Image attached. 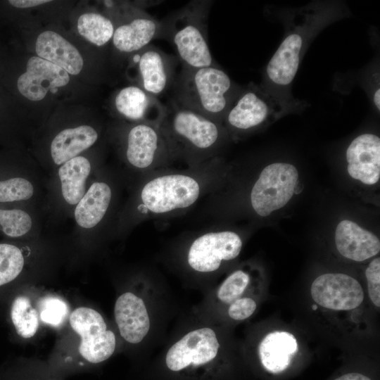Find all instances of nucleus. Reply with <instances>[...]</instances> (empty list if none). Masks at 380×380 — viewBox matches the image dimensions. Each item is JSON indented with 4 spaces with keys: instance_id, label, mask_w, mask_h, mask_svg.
I'll list each match as a JSON object with an SVG mask.
<instances>
[{
    "instance_id": "obj_1",
    "label": "nucleus",
    "mask_w": 380,
    "mask_h": 380,
    "mask_svg": "<svg viewBox=\"0 0 380 380\" xmlns=\"http://www.w3.org/2000/svg\"><path fill=\"white\" fill-rule=\"evenodd\" d=\"M350 14L346 4L338 1H315L282 13L284 35L263 70L260 87L292 113L303 110L308 103L295 99L291 91L300 62L322 30Z\"/></svg>"
},
{
    "instance_id": "obj_2",
    "label": "nucleus",
    "mask_w": 380,
    "mask_h": 380,
    "mask_svg": "<svg viewBox=\"0 0 380 380\" xmlns=\"http://www.w3.org/2000/svg\"><path fill=\"white\" fill-rule=\"evenodd\" d=\"M242 88L218 65L198 68L182 67L172 85V100L182 107L222 123Z\"/></svg>"
},
{
    "instance_id": "obj_3",
    "label": "nucleus",
    "mask_w": 380,
    "mask_h": 380,
    "mask_svg": "<svg viewBox=\"0 0 380 380\" xmlns=\"http://www.w3.org/2000/svg\"><path fill=\"white\" fill-rule=\"evenodd\" d=\"M166 106L159 127L172 156L198 160L208 157L220 143L222 123L176 103Z\"/></svg>"
},
{
    "instance_id": "obj_4",
    "label": "nucleus",
    "mask_w": 380,
    "mask_h": 380,
    "mask_svg": "<svg viewBox=\"0 0 380 380\" xmlns=\"http://www.w3.org/2000/svg\"><path fill=\"white\" fill-rule=\"evenodd\" d=\"M212 1H191L160 22V37L175 47L182 67L217 65L208 45V20Z\"/></svg>"
},
{
    "instance_id": "obj_5",
    "label": "nucleus",
    "mask_w": 380,
    "mask_h": 380,
    "mask_svg": "<svg viewBox=\"0 0 380 380\" xmlns=\"http://www.w3.org/2000/svg\"><path fill=\"white\" fill-rule=\"evenodd\" d=\"M221 346L213 328L192 329L175 341L166 351V372L179 380H214L222 369Z\"/></svg>"
},
{
    "instance_id": "obj_6",
    "label": "nucleus",
    "mask_w": 380,
    "mask_h": 380,
    "mask_svg": "<svg viewBox=\"0 0 380 380\" xmlns=\"http://www.w3.org/2000/svg\"><path fill=\"white\" fill-rule=\"evenodd\" d=\"M291 113V110L267 94L260 85L250 82L242 88L222 123L234 133L248 132Z\"/></svg>"
},
{
    "instance_id": "obj_7",
    "label": "nucleus",
    "mask_w": 380,
    "mask_h": 380,
    "mask_svg": "<svg viewBox=\"0 0 380 380\" xmlns=\"http://www.w3.org/2000/svg\"><path fill=\"white\" fill-rule=\"evenodd\" d=\"M201 190L199 182L191 176L167 174L149 180L140 196L144 209L153 214H163L192 205Z\"/></svg>"
},
{
    "instance_id": "obj_8",
    "label": "nucleus",
    "mask_w": 380,
    "mask_h": 380,
    "mask_svg": "<svg viewBox=\"0 0 380 380\" xmlns=\"http://www.w3.org/2000/svg\"><path fill=\"white\" fill-rule=\"evenodd\" d=\"M298 179L296 167L287 163H274L260 172L251 193L255 212L266 217L284 206L292 198Z\"/></svg>"
},
{
    "instance_id": "obj_9",
    "label": "nucleus",
    "mask_w": 380,
    "mask_h": 380,
    "mask_svg": "<svg viewBox=\"0 0 380 380\" xmlns=\"http://www.w3.org/2000/svg\"><path fill=\"white\" fill-rule=\"evenodd\" d=\"M70 324L80 336L79 353L89 363H101L114 353L115 335L107 329L104 319L96 310L86 307L78 308L71 313Z\"/></svg>"
},
{
    "instance_id": "obj_10",
    "label": "nucleus",
    "mask_w": 380,
    "mask_h": 380,
    "mask_svg": "<svg viewBox=\"0 0 380 380\" xmlns=\"http://www.w3.org/2000/svg\"><path fill=\"white\" fill-rule=\"evenodd\" d=\"M242 240L232 231L208 232L195 239L186 253V262L196 272L208 274L217 271L223 262L238 257Z\"/></svg>"
},
{
    "instance_id": "obj_11",
    "label": "nucleus",
    "mask_w": 380,
    "mask_h": 380,
    "mask_svg": "<svg viewBox=\"0 0 380 380\" xmlns=\"http://www.w3.org/2000/svg\"><path fill=\"white\" fill-rule=\"evenodd\" d=\"M138 87L158 98L172 87L176 77L177 58L153 44L132 54Z\"/></svg>"
},
{
    "instance_id": "obj_12",
    "label": "nucleus",
    "mask_w": 380,
    "mask_h": 380,
    "mask_svg": "<svg viewBox=\"0 0 380 380\" xmlns=\"http://www.w3.org/2000/svg\"><path fill=\"white\" fill-rule=\"evenodd\" d=\"M310 293L316 303L333 310L357 308L365 297L360 284L342 273H327L317 277L311 285Z\"/></svg>"
},
{
    "instance_id": "obj_13",
    "label": "nucleus",
    "mask_w": 380,
    "mask_h": 380,
    "mask_svg": "<svg viewBox=\"0 0 380 380\" xmlns=\"http://www.w3.org/2000/svg\"><path fill=\"white\" fill-rule=\"evenodd\" d=\"M126 158L139 169L150 168L172 157L159 125L136 123L127 136Z\"/></svg>"
},
{
    "instance_id": "obj_14",
    "label": "nucleus",
    "mask_w": 380,
    "mask_h": 380,
    "mask_svg": "<svg viewBox=\"0 0 380 380\" xmlns=\"http://www.w3.org/2000/svg\"><path fill=\"white\" fill-rule=\"evenodd\" d=\"M114 315L120 334L128 343H139L150 332V310L144 298L133 292H125L118 298Z\"/></svg>"
},
{
    "instance_id": "obj_15",
    "label": "nucleus",
    "mask_w": 380,
    "mask_h": 380,
    "mask_svg": "<svg viewBox=\"0 0 380 380\" xmlns=\"http://www.w3.org/2000/svg\"><path fill=\"white\" fill-rule=\"evenodd\" d=\"M69 74L61 67L38 56L31 57L27 63L26 72L18 79L20 93L31 101H40L48 91L66 85Z\"/></svg>"
},
{
    "instance_id": "obj_16",
    "label": "nucleus",
    "mask_w": 380,
    "mask_h": 380,
    "mask_svg": "<svg viewBox=\"0 0 380 380\" xmlns=\"http://www.w3.org/2000/svg\"><path fill=\"white\" fill-rule=\"evenodd\" d=\"M349 175L363 184L372 185L380 177V138L372 133L355 137L346 152Z\"/></svg>"
},
{
    "instance_id": "obj_17",
    "label": "nucleus",
    "mask_w": 380,
    "mask_h": 380,
    "mask_svg": "<svg viewBox=\"0 0 380 380\" xmlns=\"http://www.w3.org/2000/svg\"><path fill=\"white\" fill-rule=\"evenodd\" d=\"M115 110L125 118L137 123L159 125L166 110L158 98L145 91L137 85L122 88L117 93Z\"/></svg>"
},
{
    "instance_id": "obj_18",
    "label": "nucleus",
    "mask_w": 380,
    "mask_h": 380,
    "mask_svg": "<svg viewBox=\"0 0 380 380\" xmlns=\"http://www.w3.org/2000/svg\"><path fill=\"white\" fill-rule=\"evenodd\" d=\"M160 30V21L139 11L136 16L114 30L112 41L120 52L134 54L159 38Z\"/></svg>"
},
{
    "instance_id": "obj_19",
    "label": "nucleus",
    "mask_w": 380,
    "mask_h": 380,
    "mask_svg": "<svg viewBox=\"0 0 380 380\" xmlns=\"http://www.w3.org/2000/svg\"><path fill=\"white\" fill-rule=\"evenodd\" d=\"M335 243L342 256L357 262L374 257L380 251V241L374 234L348 220L338 224Z\"/></svg>"
},
{
    "instance_id": "obj_20",
    "label": "nucleus",
    "mask_w": 380,
    "mask_h": 380,
    "mask_svg": "<svg viewBox=\"0 0 380 380\" xmlns=\"http://www.w3.org/2000/svg\"><path fill=\"white\" fill-rule=\"evenodd\" d=\"M38 57L49 61L68 74L78 75L83 67V59L78 50L62 36L53 31L42 32L35 44Z\"/></svg>"
},
{
    "instance_id": "obj_21",
    "label": "nucleus",
    "mask_w": 380,
    "mask_h": 380,
    "mask_svg": "<svg viewBox=\"0 0 380 380\" xmlns=\"http://www.w3.org/2000/svg\"><path fill=\"white\" fill-rule=\"evenodd\" d=\"M297 352V341L292 334L287 331L269 333L258 347L259 357L263 368L272 374H279L287 369Z\"/></svg>"
},
{
    "instance_id": "obj_22",
    "label": "nucleus",
    "mask_w": 380,
    "mask_h": 380,
    "mask_svg": "<svg viewBox=\"0 0 380 380\" xmlns=\"http://www.w3.org/2000/svg\"><path fill=\"white\" fill-rule=\"evenodd\" d=\"M97 139L98 134L91 126L65 129L59 132L51 142L52 159L56 165L65 163L91 146Z\"/></svg>"
},
{
    "instance_id": "obj_23",
    "label": "nucleus",
    "mask_w": 380,
    "mask_h": 380,
    "mask_svg": "<svg viewBox=\"0 0 380 380\" xmlns=\"http://www.w3.org/2000/svg\"><path fill=\"white\" fill-rule=\"evenodd\" d=\"M110 199L111 189L107 184H92L75 210L77 224L86 229L95 227L105 215Z\"/></svg>"
},
{
    "instance_id": "obj_24",
    "label": "nucleus",
    "mask_w": 380,
    "mask_h": 380,
    "mask_svg": "<svg viewBox=\"0 0 380 380\" xmlns=\"http://www.w3.org/2000/svg\"><path fill=\"white\" fill-rule=\"evenodd\" d=\"M91 164L84 157L77 156L63 163L58 170L64 199L70 205L78 203L85 193V182Z\"/></svg>"
},
{
    "instance_id": "obj_25",
    "label": "nucleus",
    "mask_w": 380,
    "mask_h": 380,
    "mask_svg": "<svg viewBox=\"0 0 380 380\" xmlns=\"http://www.w3.org/2000/svg\"><path fill=\"white\" fill-rule=\"evenodd\" d=\"M114 30L113 22L99 13H84L78 18L79 33L98 46L105 45L113 38Z\"/></svg>"
},
{
    "instance_id": "obj_26",
    "label": "nucleus",
    "mask_w": 380,
    "mask_h": 380,
    "mask_svg": "<svg viewBox=\"0 0 380 380\" xmlns=\"http://www.w3.org/2000/svg\"><path fill=\"white\" fill-rule=\"evenodd\" d=\"M11 317L15 329L23 338L32 337L38 328L37 311L25 296H19L13 303Z\"/></svg>"
},
{
    "instance_id": "obj_27",
    "label": "nucleus",
    "mask_w": 380,
    "mask_h": 380,
    "mask_svg": "<svg viewBox=\"0 0 380 380\" xmlns=\"http://www.w3.org/2000/svg\"><path fill=\"white\" fill-rule=\"evenodd\" d=\"M251 283V276L243 270L230 274L219 286L216 298L222 303L229 305L238 298L246 297Z\"/></svg>"
},
{
    "instance_id": "obj_28",
    "label": "nucleus",
    "mask_w": 380,
    "mask_h": 380,
    "mask_svg": "<svg viewBox=\"0 0 380 380\" xmlns=\"http://www.w3.org/2000/svg\"><path fill=\"white\" fill-rule=\"evenodd\" d=\"M24 258L20 250L11 244H0V286L15 279L23 270Z\"/></svg>"
},
{
    "instance_id": "obj_29",
    "label": "nucleus",
    "mask_w": 380,
    "mask_h": 380,
    "mask_svg": "<svg viewBox=\"0 0 380 380\" xmlns=\"http://www.w3.org/2000/svg\"><path fill=\"white\" fill-rule=\"evenodd\" d=\"M0 225L6 235L18 237L30 230L32 220L23 210L0 209Z\"/></svg>"
},
{
    "instance_id": "obj_30",
    "label": "nucleus",
    "mask_w": 380,
    "mask_h": 380,
    "mask_svg": "<svg viewBox=\"0 0 380 380\" xmlns=\"http://www.w3.org/2000/svg\"><path fill=\"white\" fill-rule=\"evenodd\" d=\"M34 189L27 179L15 177L0 182V202L27 200L32 197Z\"/></svg>"
},
{
    "instance_id": "obj_31",
    "label": "nucleus",
    "mask_w": 380,
    "mask_h": 380,
    "mask_svg": "<svg viewBox=\"0 0 380 380\" xmlns=\"http://www.w3.org/2000/svg\"><path fill=\"white\" fill-rule=\"evenodd\" d=\"M68 310L66 303L58 298L47 297L40 303V317L51 325L60 324L66 317Z\"/></svg>"
},
{
    "instance_id": "obj_32",
    "label": "nucleus",
    "mask_w": 380,
    "mask_h": 380,
    "mask_svg": "<svg viewBox=\"0 0 380 380\" xmlns=\"http://www.w3.org/2000/svg\"><path fill=\"white\" fill-rule=\"evenodd\" d=\"M368 293L375 306H380V258H374L365 270Z\"/></svg>"
},
{
    "instance_id": "obj_33",
    "label": "nucleus",
    "mask_w": 380,
    "mask_h": 380,
    "mask_svg": "<svg viewBox=\"0 0 380 380\" xmlns=\"http://www.w3.org/2000/svg\"><path fill=\"white\" fill-rule=\"evenodd\" d=\"M228 306L229 317L234 320L241 321L248 319L254 313L257 303L254 299L246 296L236 299Z\"/></svg>"
},
{
    "instance_id": "obj_34",
    "label": "nucleus",
    "mask_w": 380,
    "mask_h": 380,
    "mask_svg": "<svg viewBox=\"0 0 380 380\" xmlns=\"http://www.w3.org/2000/svg\"><path fill=\"white\" fill-rule=\"evenodd\" d=\"M49 1L47 0H10L8 3L14 7L25 8L37 6Z\"/></svg>"
},
{
    "instance_id": "obj_35",
    "label": "nucleus",
    "mask_w": 380,
    "mask_h": 380,
    "mask_svg": "<svg viewBox=\"0 0 380 380\" xmlns=\"http://www.w3.org/2000/svg\"><path fill=\"white\" fill-rule=\"evenodd\" d=\"M334 380H372L369 376L358 372L344 374Z\"/></svg>"
},
{
    "instance_id": "obj_36",
    "label": "nucleus",
    "mask_w": 380,
    "mask_h": 380,
    "mask_svg": "<svg viewBox=\"0 0 380 380\" xmlns=\"http://www.w3.org/2000/svg\"><path fill=\"white\" fill-rule=\"evenodd\" d=\"M50 91H51V93L54 94L58 91V88L51 89H50Z\"/></svg>"
}]
</instances>
